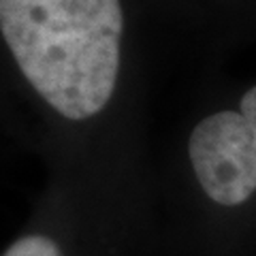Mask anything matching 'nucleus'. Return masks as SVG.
Instances as JSON below:
<instances>
[{
	"instance_id": "3",
	"label": "nucleus",
	"mask_w": 256,
	"mask_h": 256,
	"mask_svg": "<svg viewBox=\"0 0 256 256\" xmlns=\"http://www.w3.org/2000/svg\"><path fill=\"white\" fill-rule=\"evenodd\" d=\"M2 256H62V250L50 237L28 235L18 239Z\"/></svg>"
},
{
	"instance_id": "1",
	"label": "nucleus",
	"mask_w": 256,
	"mask_h": 256,
	"mask_svg": "<svg viewBox=\"0 0 256 256\" xmlns=\"http://www.w3.org/2000/svg\"><path fill=\"white\" fill-rule=\"evenodd\" d=\"M0 32L38 96L68 120L111 100L120 73V0H0Z\"/></svg>"
},
{
	"instance_id": "2",
	"label": "nucleus",
	"mask_w": 256,
	"mask_h": 256,
	"mask_svg": "<svg viewBox=\"0 0 256 256\" xmlns=\"http://www.w3.org/2000/svg\"><path fill=\"white\" fill-rule=\"evenodd\" d=\"M190 162L212 201L242 205L256 192V146L242 111L201 120L190 134Z\"/></svg>"
},
{
	"instance_id": "4",
	"label": "nucleus",
	"mask_w": 256,
	"mask_h": 256,
	"mask_svg": "<svg viewBox=\"0 0 256 256\" xmlns=\"http://www.w3.org/2000/svg\"><path fill=\"white\" fill-rule=\"evenodd\" d=\"M242 116L248 120V126L252 130V137H254V146H256V86L250 88L244 98H242Z\"/></svg>"
}]
</instances>
